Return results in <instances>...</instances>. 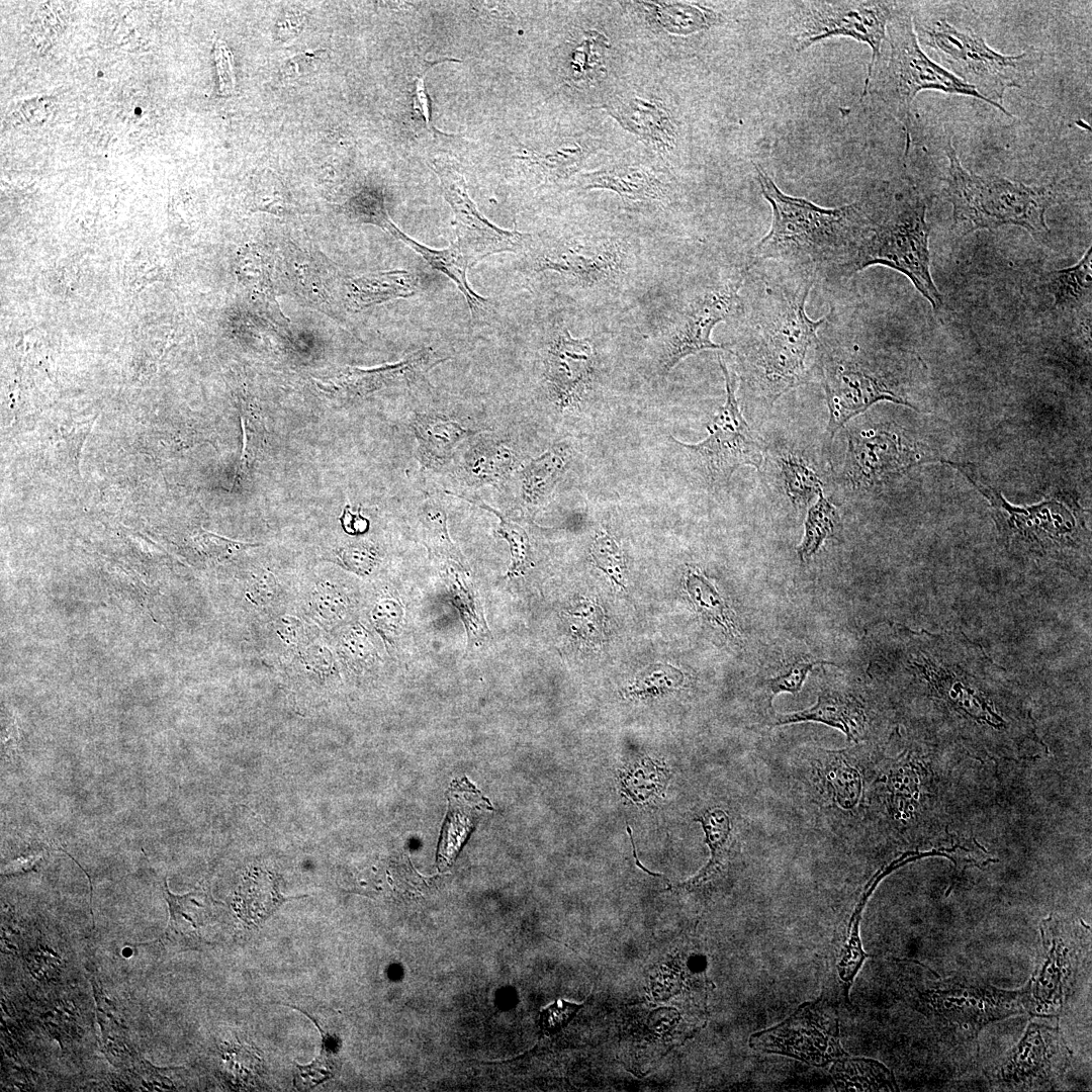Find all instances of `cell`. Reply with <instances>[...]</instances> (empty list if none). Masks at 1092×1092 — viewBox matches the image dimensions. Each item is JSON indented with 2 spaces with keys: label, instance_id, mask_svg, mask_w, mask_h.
<instances>
[{
  "label": "cell",
  "instance_id": "27",
  "mask_svg": "<svg viewBox=\"0 0 1092 1092\" xmlns=\"http://www.w3.org/2000/svg\"><path fill=\"white\" fill-rule=\"evenodd\" d=\"M417 277L407 270H390L364 274L347 283V299L354 310L364 309L397 298L416 294Z\"/></svg>",
  "mask_w": 1092,
  "mask_h": 1092
},
{
  "label": "cell",
  "instance_id": "41",
  "mask_svg": "<svg viewBox=\"0 0 1092 1092\" xmlns=\"http://www.w3.org/2000/svg\"><path fill=\"white\" fill-rule=\"evenodd\" d=\"M609 48L607 37L595 30L587 31L573 49L570 73L576 81H588L604 69V53Z\"/></svg>",
  "mask_w": 1092,
  "mask_h": 1092
},
{
  "label": "cell",
  "instance_id": "42",
  "mask_svg": "<svg viewBox=\"0 0 1092 1092\" xmlns=\"http://www.w3.org/2000/svg\"><path fill=\"white\" fill-rule=\"evenodd\" d=\"M572 637L582 646L598 648L606 639V616L600 606L585 602L567 613Z\"/></svg>",
  "mask_w": 1092,
  "mask_h": 1092
},
{
  "label": "cell",
  "instance_id": "2",
  "mask_svg": "<svg viewBox=\"0 0 1092 1092\" xmlns=\"http://www.w3.org/2000/svg\"><path fill=\"white\" fill-rule=\"evenodd\" d=\"M761 194L771 207L770 228L753 247L751 262L772 261L789 268L831 274L850 254L866 216L864 195L838 207H822L783 192L754 164Z\"/></svg>",
  "mask_w": 1092,
  "mask_h": 1092
},
{
  "label": "cell",
  "instance_id": "5",
  "mask_svg": "<svg viewBox=\"0 0 1092 1092\" xmlns=\"http://www.w3.org/2000/svg\"><path fill=\"white\" fill-rule=\"evenodd\" d=\"M944 194L952 206L953 229L968 235L979 230L1017 225L1035 239H1045L1049 208L1057 201L1049 187L1029 186L999 176H979L966 170L950 142Z\"/></svg>",
  "mask_w": 1092,
  "mask_h": 1092
},
{
  "label": "cell",
  "instance_id": "4",
  "mask_svg": "<svg viewBox=\"0 0 1092 1092\" xmlns=\"http://www.w3.org/2000/svg\"><path fill=\"white\" fill-rule=\"evenodd\" d=\"M864 197L866 216L857 240L833 274L847 279L871 266L889 267L904 274L938 309L942 297L930 271L925 198L908 182L886 184Z\"/></svg>",
  "mask_w": 1092,
  "mask_h": 1092
},
{
  "label": "cell",
  "instance_id": "52",
  "mask_svg": "<svg viewBox=\"0 0 1092 1092\" xmlns=\"http://www.w3.org/2000/svg\"><path fill=\"white\" fill-rule=\"evenodd\" d=\"M213 55L218 76L219 92L222 95H229L233 93L235 89L233 55L223 41L216 42Z\"/></svg>",
  "mask_w": 1092,
  "mask_h": 1092
},
{
  "label": "cell",
  "instance_id": "26",
  "mask_svg": "<svg viewBox=\"0 0 1092 1092\" xmlns=\"http://www.w3.org/2000/svg\"><path fill=\"white\" fill-rule=\"evenodd\" d=\"M572 453L566 444L551 446L521 469L522 500L529 509H537L549 500L560 478L566 472Z\"/></svg>",
  "mask_w": 1092,
  "mask_h": 1092
},
{
  "label": "cell",
  "instance_id": "36",
  "mask_svg": "<svg viewBox=\"0 0 1092 1092\" xmlns=\"http://www.w3.org/2000/svg\"><path fill=\"white\" fill-rule=\"evenodd\" d=\"M686 586L692 602L697 610L709 621L720 626L724 633L737 637L738 631L724 600L718 594L714 585L701 573L689 572Z\"/></svg>",
  "mask_w": 1092,
  "mask_h": 1092
},
{
  "label": "cell",
  "instance_id": "28",
  "mask_svg": "<svg viewBox=\"0 0 1092 1092\" xmlns=\"http://www.w3.org/2000/svg\"><path fill=\"white\" fill-rule=\"evenodd\" d=\"M302 897L283 896L273 874L254 870L247 874L239 887L237 909L247 924L255 926L262 924L283 902Z\"/></svg>",
  "mask_w": 1092,
  "mask_h": 1092
},
{
  "label": "cell",
  "instance_id": "15",
  "mask_svg": "<svg viewBox=\"0 0 1092 1092\" xmlns=\"http://www.w3.org/2000/svg\"><path fill=\"white\" fill-rule=\"evenodd\" d=\"M831 437L851 418L866 412L878 401H891L916 410L898 392L885 374L866 365L855 357H843L838 351L828 352L822 346L820 358Z\"/></svg>",
  "mask_w": 1092,
  "mask_h": 1092
},
{
  "label": "cell",
  "instance_id": "24",
  "mask_svg": "<svg viewBox=\"0 0 1092 1092\" xmlns=\"http://www.w3.org/2000/svg\"><path fill=\"white\" fill-rule=\"evenodd\" d=\"M803 721L821 722L840 729L850 741H858L863 733L866 717L860 704L851 696L823 691L811 708L779 715L774 725H786Z\"/></svg>",
  "mask_w": 1092,
  "mask_h": 1092
},
{
  "label": "cell",
  "instance_id": "3",
  "mask_svg": "<svg viewBox=\"0 0 1092 1092\" xmlns=\"http://www.w3.org/2000/svg\"><path fill=\"white\" fill-rule=\"evenodd\" d=\"M897 967V997L921 1018L934 1044L975 1049L986 1025L1024 1013L1020 989H1002L965 975L939 977L915 961L901 960Z\"/></svg>",
  "mask_w": 1092,
  "mask_h": 1092
},
{
  "label": "cell",
  "instance_id": "47",
  "mask_svg": "<svg viewBox=\"0 0 1092 1092\" xmlns=\"http://www.w3.org/2000/svg\"><path fill=\"white\" fill-rule=\"evenodd\" d=\"M583 1007L582 1004L558 999L552 1004L542 1008L539 1015V1026L546 1035H552L563 1029L575 1017Z\"/></svg>",
  "mask_w": 1092,
  "mask_h": 1092
},
{
  "label": "cell",
  "instance_id": "49",
  "mask_svg": "<svg viewBox=\"0 0 1092 1092\" xmlns=\"http://www.w3.org/2000/svg\"><path fill=\"white\" fill-rule=\"evenodd\" d=\"M816 664H818V661L799 660L792 663L786 671L779 673L769 680L771 696L774 697L782 692L794 695L799 693L807 674Z\"/></svg>",
  "mask_w": 1092,
  "mask_h": 1092
},
{
  "label": "cell",
  "instance_id": "1",
  "mask_svg": "<svg viewBox=\"0 0 1092 1092\" xmlns=\"http://www.w3.org/2000/svg\"><path fill=\"white\" fill-rule=\"evenodd\" d=\"M783 268L786 272L760 290L745 325L752 380L770 402L807 380L808 360L821 358L819 331L829 318L828 312L812 320L806 311L817 272Z\"/></svg>",
  "mask_w": 1092,
  "mask_h": 1092
},
{
  "label": "cell",
  "instance_id": "45",
  "mask_svg": "<svg viewBox=\"0 0 1092 1092\" xmlns=\"http://www.w3.org/2000/svg\"><path fill=\"white\" fill-rule=\"evenodd\" d=\"M595 565L617 585L624 586L625 557L615 539L607 533L595 538L590 551Z\"/></svg>",
  "mask_w": 1092,
  "mask_h": 1092
},
{
  "label": "cell",
  "instance_id": "35",
  "mask_svg": "<svg viewBox=\"0 0 1092 1092\" xmlns=\"http://www.w3.org/2000/svg\"><path fill=\"white\" fill-rule=\"evenodd\" d=\"M653 9H656L657 20L665 27H669L673 32L677 33H694L704 29L711 28L719 25L723 22V16L716 11L701 5L684 4V3H671L663 5H653L649 3Z\"/></svg>",
  "mask_w": 1092,
  "mask_h": 1092
},
{
  "label": "cell",
  "instance_id": "58",
  "mask_svg": "<svg viewBox=\"0 0 1092 1092\" xmlns=\"http://www.w3.org/2000/svg\"><path fill=\"white\" fill-rule=\"evenodd\" d=\"M627 831H628V833H629V835H630V840H631V843H632V846H633V855H634V857H635V861H636V864H637L638 867H640V869H641V870H643L644 872H646V873H648V874H650V875H652V876H661V875H659V874H654V873H651V872H649V871H648L647 869H645V868H644V867H643V866H642V864L640 863V861L638 860V858H637V855H636V848H635V843L633 842V837H632V830H631L630 826H627Z\"/></svg>",
  "mask_w": 1092,
  "mask_h": 1092
},
{
  "label": "cell",
  "instance_id": "33",
  "mask_svg": "<svg viewBox=\"0 0 1092 1092\" xmlns=\"http://www.w3.org/2000/svg\"><path fill=\"white\" fill-rule=\"evenodd\" d=\"M702 823L706 834V842L711 850V858L707 866L692 880L687 882V887L697 888L714 879L723 869L730 838V819L723 810H708L697 818Z\"/></svg>",
  "mask_w": 1092,
  "mask_h": 1092
},
{
  "label": "cell",
  "instance_id": "16",
  "mask_svg": "<svg viewBox=\"0 0 1092 1092\" xmlns=\"http://www.w3.org/2000/svg\"><path fill=\"white\" fill-rule=\"evenodd\" d=\"M431 168L437 174L445 200L454 213L455 244L474 262L492 254L519 252L527 247L531 241L530 235L500 229L480 213L457 168L441 160H434Z\"/></svg>",
  "mask_w": 1092,
  "mask_h": 1092
},
{
  "label": "cell",
  "instance_id": "9",
  "mask_svg": "<svg viewBox=\"0 0 1092 1092\" xmlns=\"http://www.w3.org/2000/svg\"><path fill=\"white\" fill-rule=\"evenodd\" d=\"M1041 947L1026 985L1020 989L1024 1013L1057 1018L1075 992L1082 966L1090 954V933L1055 915L1039 924Z\"/></svg>",
  "mask_w": 1092,
  "mask_h": 1092
},
{
  "label": "cell",
  "instance_id": "10",
  "mask_svg": "<svg viewBox=\"0 0 1092 1092\" xmlns=\"http://www.w3.org/2000/svg\"><path fill=\"white\" fill-rule=\"evenodd\" d=\"M719 365L724 375L726 398L707 425L709 435L697 444L682 443L670 437L689 454L698 470L711 483L727 482L734 471L743 465L757 469L763 462V448L746 423L736 398L737 379L724 363Z\"/></svg>",
  "mask_w": 1092,
  "mask_h": 1092
},
{
  "label": "cell",
  "instance_id": "21",
  "mask_svg": "<svg viewBox=\"0 0 1092 1092\" xmlns=\"http://www.w3.org/2000/svg\"><path fill=\"white\" fill-rule=\"evenodd\" d=\"M584 189H606L631 201H660L670 197L671 187L647 166L620 164L586 173L582 176Z\"/></svg>",
  "mask_w": 1092,
  "mask_h": 1092
},
{
  "label": "cell",
  "instance_id": "12",
  "mask_svg": "<svg viewBox=\"0 0 1092 1092\" xmlns=\"http://www.w3.org/2000/svg\"><path fill=\"white\" fill-rule=\"evenodd\" d=\"M946 463L960 470L987 498L998 531L1007 543L1021 542L1033 549H1048L1069 545L1078 534L1080 518L1072 500L1054 496L1028 507L1013 506L984 483L973 465Z\"/></svg>",
  "mask_w": 1092,
  "mask_h": 1092
},
{
  "label": "cell",
  "instance_id": "31",
  "mask_svg": "<svg viewBox=\"0 0 1092 1092\" xmlns=\"http://www.w3.org/2000/svg\"><path fill=\"white\" fill-rule=\"evenodd\" d=\"M839 1091H898L893 1073L882 1063L867 1058L838 1059L831 1068Z\"/></svg>",
  "mask_w": 1092,
  "mask_h": 1092
},
{
  "label": "cell",
  "instance_id": "19",
  "mask_svg": "<svg viewBox=\"0 0 1092 1092\" xmlns=\"http://www.w3.org/2000/svg\"><path fill=\"white\" fill-rule=\"evenodd\" d=\"M596 356L588 339L574 338L567 330L557 333L544 356L548 391L561 410L581 401L594 379Z\"/></svg>",
  "mask_w": 1092,
  "mask_h": 1092
},
{
  "label": "cell",
  "instance_id": "50",
  "mask_svg": "<svg viewBox=\"0 0 1092 1092\" xmlns=\"http://www.w3.org/2000/svg\"><path fill=\"white\" fill-rule=\"evenodd\" d=\"M342 563L358 574H368L378 561V553L368 544L348 545L339 551Z\"/></svg>",
  "mask_w": 1092,
  "mask_h": 1092
},
{
  "label": "cell",
  "instance_id": "11",
  "mask_svg": "<svg viewBox=\"0 0 1092 1092\" xmlns=\"http://www.w3.org/2000/svg\"><path fill=\"white\" fill-rule=\"evenodd\" d=\"M1056 1018L1032 1017L1020 1039L988 1072L1002 1091L1052 1090L1071 1065L1070 1051Z\"/></svg>",
  "mask_w": 1092,
  "mask_h": 1092
},
{
  "label": "cell",
  "instance_id": "56",
  "mask_svg": "<svg viewBox=\"0 0 1092 1092\" xmlns=\"http://www.w3.org/2000/svg\"><path fill=\"white\" fill-rule=\"evenodd\" d=\"M370 642L361 632H350L343 637L342 649L351 659L362 660L372 651Z\"/></svg>",
  "mask_w": 1092,
  "mask_h": 1092
},
{
  "label": "cell",
  "instance_id": "40",
  "mask_svg": "<svg viewBox=\"0 0 1092 1092\" xmlns=\"http://www.w3.org/2000/svg\"><path fill=\"white\" fill-rule=\"evenodd\" d=\"M294 1008H297L302 1013H305L306 1016L314 1022L322 1036V1048L320 1056L314 1059L312 1063L305 1066H301L297 1063L294 1064L295 1070H297V1072H295L294 1074V1085L298 1089L312 1088L323 1083L324 1081L334 1077L338 1068V1062L335 1056L336 1050L333 1048L336 1041L334 1038H332L330 1033H326L321 1028L317 1021L312 1018L311 1015L298 1007Z\"/></svg>",
  "mask_w": 1092,
  "mask_h": 1092
},
{
  "label": "cell",
  "instance_id": "34",
  "mask_svg": "<svg viewBox=\"0 0 1092 1092\" xmlns=\"http://www.w3.org/2000/svg\"><path fill=\"white\" fill-rule=\"evenodd\" d=\"M419 521L429 550L452 559L465 569L467 562L448 535L447 515L443 506L437 499L429 497L421 506Z\"/></svg>",
  "mask_w": 1092,
  "mask_h": 1092
},
{
  "label": "cell",
  "instance_id": "38",
  "mask_svg": "<svg viewBox=\"0 0 1092 1092\" xmlns=\"http://www.w3.org/2000/svg\"><path fill=\"white\" fill-rule=\"evenodd\" d=\"M590 148L575 140L544 153H532L523 159L538 166L550 178H567L579 170Z\"/></svg>",
  "mask_w": 1092,
  "mask_h": 1092
},
{
  "label": "cell",
  "instance_id": "53",
  "mask_svg": "<svg viewBox=\"0 0 1092 1092\" xmlns=\"http://www.w3.org/2000/svg\"><path fill=\"white\" fill-rule=\"evenodd\" d=\"M949 854L959 872L971 866L983 867L992 860L990 854L976 841L967 845L957 844L949 849Z\"/></svg>",
  "mask_w": 1092,
  "mask_h": 1092
},
{
  "label": "cell",
  "instance_id": "17",
  "mask_svg": "<svg viewBox=\"0 0 1092 1092\" xmlns=\"http://www.w3.org/2000/svg\"><path fill=\"white\" fill-rule=\"evenodd\" d=\"M892 428L864 430L848 436L847 472L856 486H873L914 465L935 461Z\"/></svg>",
  "mask_w": 1092,
  "mask_h": 1092
},
{
  "label": "cell",
  "instance_id": "37",
  "mask_svg": "<svg viewBox=\"0 0 1092 1092\" xmlns=\"http://www.w3.org/2000/svg\"><path fill=\"white\" fill-rule=\"evenodd\" d=\"M818 495L817 503L808 511L805 534L802 543L797 548L802 562L812 556L826 539L834 538L838 524L836 508L824 497L822 491Z\"/></svg>",
  "mask_w": 1092,
  "mask_h": 1092
},
{
  "label": "cell",
  "instance_id": "7",
  "mask_svg": "<svg viewBox=\"0 0 1092 1092\" xmlns=\"http://www.w3.org/2000/svg\"><path fill=\"white\" fill-rule=\"evenodd\" d=\"M918 40L929 48L952 75L971 85L990 105L1007 116L1005 92L1030 81L1042 56L1029 49L1016 56L1002 55L970 28L960 29L941 18L913 20Z\"/></svg>",
  "mask_w": 1092,
  "mask_h": 1092
},
{
  "label": "cell",
  "instance_id": "43",
  "mask_svg": "<svg viewBox=\"0 0 1092 1092\" xmlns=\"http://www.w3.org/2000/svg\"><path fill=\"white\" fill-rule=\"evenodd\" d=\"M343 208L350 218L378 225L388 233L395 225L388 215L382 193L377 190H361L348 199Z\"/></svg>",
  "mask_w": 1092,
  "mask_h": 1092
},
{
  "label": "cell",
  "instance_id": "48",
  "mask_svg": "<svg viewBox=\"0 0 1092 1092\" xmlns=\"http://www.w3.org/2000/svg\"><path fill=\"white\" fill-rule=\"evenodd\" d=\"M347 598L338 590L332 588L320 589L311 600L312 613L323 622L334 623L342 618L348 611Z\"/></svg>",
  "mask_w": 1092,
  "mask_h": 1092
},
{
  "label": "cell",
  "instance_id": "23",
  "mask_svg": "<svg viewBox=\"0 0 1092 1092\" xmlns=\"http://www.w3.org/2000/svg\"><path fill=\"white\" fill-rule=\"evenodd\" d=\"M418 253L433 269L452 280L466 299L473 320L483 317L489 307L487 298L474 292L468 283L467 269L475 262L455 243L437 250L427 247L402 233L396 225L389 233Z\"/></svg>",
  "mask_w": 1092,
  "mask_h": 1092
},
{
  "label": "cell",
  "instance_id": "39",
  "mask_svg": "<svg viewBox=\"0 0 1092 1092\" xmlns=\"http://www.w3.org/2000/svg\"><path fill=\"white\" fill-rule=\"evenodd\" d=\"M456 496L486 510L497 517L499 523L496 534L508 542L511 552V566L507 574L508 576H514L524 573L533 564L530 541L526 531L518 524L507 519L496 509L480 499L470 498L464 495Z\"/></svg>",
  "mask_w": 1092,
  "mask_h": 1092
},
{
  "label": "cell",
  "instance_id": "55",
  "mask_svg": "<svg viewBox=\"0 0 1092 1092\" xmlns=\"http://www.w3.org/2000/svg\"><path fill=\"white\" fill-rule=\"evenodd\" d=\"M372 618L379 628L393 631L401 619V610L394 601L383 600L375 606Z\"/></svg>",
  "mask_w": 1092,
  "mask_h": 1092
},
{
  "label": "cell",
  "instance_id": "13",
  "mask_svg": "<svg viewBox=\"0 0 1092 1092\" xmlns=\"http://www.w3.org/2000/svg\"><path fill=\"white\" fill-rule=\"evenodd\" d=\"M744 278L737 274L695 292L677 314L664 342L659 360L661 375L670 372L681 360L704 350H726V345L712 341L714 328L743 312L740 290Z\"/></svg>",
  "mask_w": 1092,
  "mask_h": 1092
},
{
  "label": "cell",
  "instance_id": "44",
  "mask_svg": "<svg viewBox=\"0 0 1092 1092\" xmlns=\"http://www.w3.org/2000/svg\"><path fill=\"white\" fill-rule=\"evenodd\" d=\"M782 471L787 493L796 504H807L822 491L820 479L801 459H784Z\"/></svg>",
  "mask_w": 1092,
  "mask_h": 1092
},
{
  "label": "cell",
  "instance_id": "30",
  "mask_svg": "<svg viewBox=\"0 0 1092 1092\" xmlns=\"http://www.w3.org/2000/svg\"><path fill=\"white\" fill-rule=\"evenodd\" d=\"M1043 287L1053 297V306L1075 309L1090 303L1092 290V250L1089 248L1075 265L1048 272Z\"/></svg>",
  "mask_w": 1092,
  "mask_h": 1092
},
{
  "label": "cell",
  "instance_id": "6",
  "mask_svg": "<svg viewBox=\"0 0 1092 1092\" xmlns=\"http://www.w3.org/2000/svg\"><path fill=\"white\" fill-rule=\"evenodd\" d=\"M886 42L889 52L885 61L879 60L864 81L861 98L876 97L896 118L905 131V153L911 145V106L922 90H938L949 94L972 96L984 102L974 87L965 83L932 61L921 49L914 30L910 5L900 2L887 25Z\"/></svg>",
  "mask_w": 1092,
  "mask_h": 1092
},
{
  "label": "cell",
  "instance_id": "20",
  "mask_svg": "<svg viewBox=\"0 0 1092 1092\" xmlns=\"http://www.w3.org/2000/svg\"><path fill=\"white\" fill-rule=\"evenodd\" d=\"M603 108L625 129L657 151H670L675 143V126L670 111L656 99L617 98Z\"/></svg>",
  "mask_w": 1092,
  "mask_h": 1092
},
{
  "label": "cell",
  "instance_id": "22",
  "mask_svg": "<svg viewBox=\"0 0 1092 1092\" xmlns=\"http://www.w3.org/2000/svg\"><path fill=\"white\" fill-rule=\"evenodd\" d=\"M447 360L433 348H421L403 360L372 369L350 368L343 376V386L352 394H366L390 385L415 381L430 369Z\"/></svg>",
  "mask_w": 1092,
  "mask_h": 1092
},
{
  "label": "cell",
  "instance_id": "25",
  "mask_svg": "<svg viewBox=\"0 0 1092 1092\" xmlns=\"http://www.w3.org/2000/svg\"><path fill=\"white\" fill-rule=\"evenodd\" d=\"M413 427L419 443L421 461L430 467L443 465L460 442L480 432L437 413L417 414Z\"/></svg>",
  "mask_w": 1092,
  "mask_h": 1092
},
{
  "label": "cell",
  "instance_id": "8",
  "mask_svg": "<svg viewBox=\"0 0 1092 1092\" xmlns=\"http://www.w3.org/2000/svg\"><path fill=\"white\" fill-rule=\"evenodd\" d=\"M788 4L786 31L795 52H804L832 37L852 38L871 48L867 80L882 55L887 25L900 2L795 1Z\"/></svg>",
  "mask_w": 1092,
  "mask_h": 1092
},
{
  "label": "cell",
  "instance_id": "54",
  "mask_svg": "<svg viewBox=\"0 0 1092 1092\" xmlns=\"http://www.w3.org/2000/svg\"><path fill=\"white\" fill-rule=\"evenodd\" d=\"M276 581L273 575L262 572L256 575L248 587L247 596L251 602L257 605L270 603L277 593Z\"/></svg>",
  "mask_w": 1092,
  "mask_h": 1092
},
{
  "label": "cell",
  "instance_id": "29",
  "mask_svg": "<svg viewBox=\"0 0 1092 1092\" xmlns=\"http://www.w3.org/2000/svg\"><path fill=\"white\" fill-rule=\"evenodd\" d=\"M518 454L509 446L494 441H481L467 451L463 472L470 485L500 483L517 467Z\"/></svg>",
  "mask_w": 1092,
  "mask_h": 1092
},
{
  "label": "cell",
  "instance_id": "46",
  "mask_svg": "<svg viewBox=\"0 0 1092 1092\" xmlns=\"http://www.w3.org/2000/svg\"><path fill=\"white\" fill-rule=\"evenodd\" d=\"M684 681L682 672L664 663L647 666L636 677L630 692L637 695L659 694L679 687Z\"/></svg>",
  "mask_w": 1092,
  "mask_h": 1092
},
{
  "label": "cell",
  "instance_id": "14",
  "mask_svg": "<svg viewBox=\"0 0 1092 1092\" xmlns=\"http://www.w3.org/2000/svg\"><path fill=\"white\" fill-rule=\"evenodd\" d=\"M752 1049L798 1059L824 1067L846 1056L839 1036V1023L833 1003L821 997L801 1004L780 1024L753 1033Z\"/></svg>",
  "mask_w": 1092,
  "mask_h": 1092
},
{
  "label": "cell",
  "instance_id": "18",
  "mask_svg": "<svg viewBox=\"0 0 1092 1092\" xmlns=\"http://www.w3.org/2000/svg\"><path fill=\"white\" fill-rule=\"evenodd\" d=\"M625 263V247L614 240L546 247L534 261L538 271H554L586 286L614 280L623 272Z\"/></svg>",
  "mask_w": 1092,
  "mask_h": 1092
},
{
  "label": "cell",
  "instance_id": "32",
  "mask_svg": "<svg viewBox=\"0 0 1092 1092\" xmlns=\"http://www.w3.org/2000/svg\"><path fill=\"white\" fill-rule=\"evenodd\" d=\"M195 892L186 895L172 894L164 879V895L169 906L170 918L163 934L154 942L165 947L191 948L201 942L200 924L195 921L194 907L201 905L194 898Z\"/></svg>",
  "mask_w": 1092,
  "mask_h": 1092
},
{
  "label": "cell",
  "instance_id": "51",
  "mask_svg": "<svg viewBox=\"0 0 1092 1092\" xmlns=\"http://www.w3.org/2000/svg\"><path fill=\"white\" fill-rule=\"evenodd\" d=\"M445 61H451V59L444 58V59H441V60H434V61L424 62V64L422 65V70L420 71V73L417 75V77L415 79V88H414V94H413V109L419 116L422 117V119L425 121V123L427 125V128L433 133L437 132V129H435L432 126V123H431L430 101H429V95H428L427 90H426L425 76L427 75L428 71L432 67H434V66H436V65H438L440 63H443Z\"/></svg>",
  "mask_w": 1092,
  "mask_h": 1092
},
{
  "label": "cell",
  "instance_id": "57",
  "mask_svg": "<svg viewBox=\"0 0 1092 1092\" xmlns=\"http://www.w3.org/2000/svg\"><path fill=\"white\" fill-rule=\"evenodd\" d=\"M340 521L348 534H363L369 529V521L361 516L360 509H358L357 514H354L351 512L350 507L346 506Z\"/></svg>",
  "mask_w": 1092,
  "mask_h": 1092
}]
</instances>
